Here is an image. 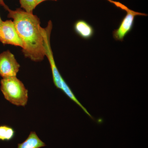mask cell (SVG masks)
<instances>
[{"mask_svg": "<svg viewBox=\"0 0 148 148\" xmlns=\"http://www.w3.org/2000/svg\"><path fill=\"white\" fill-rule=\"evenodd\" d=\"M4 9L8 12V17L13 19L23 44L24 56L36 62L43 61L45 56L44 28L41 27L40 18L21 8L12 10L7 5Z\"/></svg>", "mask_w": 148, "mask_h": 148, "instance_id": "1", "label": "cell"}, {"mask_svg": "<svg viewBox=\"0 0 148 148\" xmlns=\"http://www.w3.org/2000/svg\"><path fill=\"white\" fill-rule=\"evenodd\" d=\"M1 90L6 100L14 106L24 107L27 105L28 89L16 77L2 79Z\"/></svg>", "mask_w": 148, "mask_h": 148, "instance_id": "2", "label": "cell"}, {"mask_svg": "<svg viewBox=\"0 0 148 148\" xmlns=\"http://www.w3.org/2000/svg\"><path fill=\"white\" fill-rule=\"evenodd\" d=\"M112 3L117 7L125 11L126 12V14L123 18L119 27L113 32V36L114 39L116 41L122 42L124 40L125 37L132 30L134 25L135 16L140 15L146 16L147 14L132 10L119 2L113 1Z\"/></svg>", "mask_w": 148, "mask_h": 148, "instance_id": "3", "label": "cell"}, {"mask_svg": "<svg viewBox=\"0 0 148 148\" xmlns=\"http://www.w3.org/2000/svg\"><path fill=\"white\" fill-rule=\"evenodd\" d=\"M52 29V23L51 21L48 22L47 27L43 29L44 41L45 51V56L48 58L50 64L52 72L53 83L56 87L58 89L62 88L61 80L62 77L59 73L56 65L50 44V36Z\"/></svg>", "mask_w": 148, "mask_h": 148, "instance_id": "4", "label": "cell"}, {"mask_svg": "<svg viewBox=\"0 0 148 148\" xmlns=\"http://www.w3.org/2000/svg\"><path fill=\"white\" fill-rule=\"evenodd\" d=\"M20 64L9 50L0 53V76L3 78L16 77Z\"/></svg>", "mask_w": 148, "mask_h": 148, "instance_id": "5", "label": "cell"}, {"mask_svg": "<svg viewBox=\"0 0 148 148\" xmlns=\"http://www.w3.org/2000/svg\"><path fill=\"white\" fill-rule=\"evenodd\" d=\"M0 42L4 45H10L23 47L22 41L12 20L3 21L0 25Z\"/></svg>", "mask_w": 148, "mask_h": 148, "instance_id": "6", "label": "cell"}, {"mask_svg": "<svg viewBox=\"0 0 148 148\" xmlns=\"http://www.w3.org/2000/svg\"><path fill=\"white\" fill-rule=\"evenodd\" d=\"M74 29L77 34L85 40L91 38L94 34V29L92 26L86 21L81 19L75 22Z\"/></svg>", "mask_w": 148, "mask_h": 148, "instance_id": "7", "label": "cell"}, {"mask_svg": "<svg viewBox=\"0 0 148 148\" xmlns=\"http://www.w3.org/2000/svg\"><path fill=\"white\" fill-rule=\"evenodd\" d=\"M46 146L45 143L40 139L36 132L32 131L24 142L18 143L17 148H40Z\"/></svg>", "mask_w": 148, "mask_h": 148, "instance_id": "8", "label": "cell"}, {"mask_svg": "<svg viewBox=\"0 0 148 148\" xmlns=\"http://www.w3.org/2000/svg\"><path fill=\"white\" fill-rule=\"evenodd\" d=\"M61 86H62L61 90L64 91V93H65L71 100H72V101H73L74 102H75L77 104V105L82 109L84 111L85 113L87 114L88 116L90 117L92 119H93V117H92V116L89 114V113L88 112L86 109L82 106V104L80 103L79 101L77 100L76 97L75 96V95H74L73 93V91L71 90V88L69 87V85L66 83V81H65V80L63 78H62V80H61Z\"/></svg>", "mask_w": 148, "mask_h": 148, "instance_id": "9", "label": "cell"}, {"mask_svg": "<svg viewBox=\"0 0 148 148\" xmlns=\"http://www.w3.org/2000/svg\"><path fill=\"white\" fill-rule=\"evenodd\" d=\"M14 130L5 125H0V141L9 142L13 140L15 136Z\"/></svg>", "mask_w": 148, "mask_h": 148, "instance_id": "10", "label": "cell"}, {"mask_svg": "<svg viewBox=\"0 0 148 148\" xmlns=\"http://www.w3.org/2000/svg\"><path fill=\"white\" fill-rule=\"evenodd\" d=\"M21 9L29 13H33L37 6L36 0H19Z\"/></svg>", "mask_w": 148, "mask_h": 148, "instance_id": "11", "label": "cell"}, {"mask_svg": "<svg viewBox=\"0 0 148 148\" xmlns=\"http://www.w3.org/2000/svg\"><path fill=\"white\" fill-rule=\"evenodd\" d=\"M56 1L57 0H36V2L37 6H38V5H39L40 3L43 2L45 1Z\"/></svg>", "mask_w": 148, "mask_h": 148, "instance_id": "12", "label": "cell"}, {"mask_svg": "<svg viewBox=\"0 0 148 148\" xmlns=\"http://www.w3.org/2000/svg\"><path fill=\"white\" fill-rule=\"evenodd\" d=\"M0 5L2 6L4 8H5L7 6L5 3L4 0H0Z\"/></svg>", "mask_w": 148, "mask_h": 148, "instance_id": "13", "label": "cell"}, {"mask_svg": "<svg viewBox=\"0 0 148 148\" xmlns=\"http://www.w3.org/2000/svg\"><path fill=\"white\" fill-rule=\"evenodd\" d=\"M3 20H2L1 18V16H0V25H1V24Z\"/></svg>", "mask_w": 148, "mask_h": 148, "instance_id": "14", "label": "cell"}, {"mask_svg": "<svg viewBox=\"0 0 148 148\" xmlns=\"http://www.w3.org/2000/svg\"><path fill=\"white\" fill-rule=\"evenodd\" d=\"M107 1H109V0H107Z\"/></svg>", "mask_w": 148, "mask_h": 148, "instance_id": "15", "label": "cell"}]
</instances>
